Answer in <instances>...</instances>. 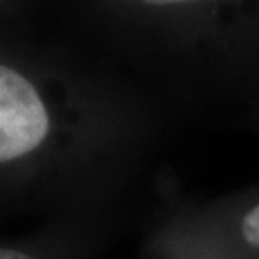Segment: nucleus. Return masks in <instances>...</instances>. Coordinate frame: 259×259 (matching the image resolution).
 I'll return each instance as SVG.
<instances>
[{
    "label": "nucleus",
    "instance_id": "nucleus-1",
    "mask_svg": "<svg viewBox=\"0 0 259 259\" xmlns=\"http://www.w3.org/2000/svg\"><path fill=\"white\" fill-rule=\"evenodd\" d=\"M168 123L139 84L67 32L3 30V216H121Z\"/></svg>",
    "mask_w": 259,
    "mask_h": 259
},
{
    "label": "nucleus",
    "instance_id": "nucleus-2",
    "mask_svg": "<svg viewBox=\"0 0 259 259\" xmlns=\"http://www.w3.org/2000/svg\"><path fill=\"white\" fill-rule=\"evenodd\" d=\"M59 30L136 82L175 121L259 136V0H54Z\"/></svg>",
    "mask_w": 259,
    "mask_h": 259
},
{
    "label": "nucleus",
    "instance_id": "nucleus-3",
    "mask_svg": "<svg viewBox=\"0 0 259 259\" xmlns=\"http://www.w3.org/2000/svg\"><path fill=\"white\" fill-rule=\"evenodd\" d=\"M139 259H259V188L173 207L151 227Z\"/></svg>",
    "mask_w": 259,
    "mask_h": 259
},
{
    "label": "nucleus",
    "instance_id": "nucleus-4",
    "mask_svg": "<svg viewBox=\"0 0 259 259\" xmlns=\"http://www.w3.org/2000/svg\"><path fill=\"white\" fill-rule=\"evenodd\" d=\"M119 218L117 214L50 216L37 229L7 238L0 259H93Z\"/></svg>",
    "mask_w": 259,
    "mask_h": 259
},
{
    "label": "nucleus",
    "instance_id": "nucleus-5",
    "mask_svg": "<svg viewBox=\"0 0 259 259\" xmlns=\"http://www.w3.org/2000/svg\"><path fill=\"white\" fill-rule=\"evenodd\" d=\"M46 0H0L3 11V30L5 28H20L32 24V18Z\"/></svg>",
    "mask_w": 259,
    "mask_h": 259
}]
</instances>
